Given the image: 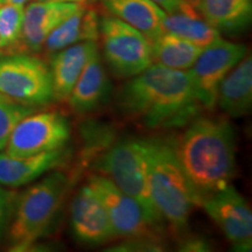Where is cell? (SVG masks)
Returning a JSON list of instances; mask_svg holds the SVG:
<instances>
[{
  "instance_id": "cell-3",
  "label": "cell",
  "mask_w": 252,
  "mask_h": 252,
  "mask_svg": "<svg viewBox=\"0 0 252 252\" xmlns=\"http://www.w3.org/2000/svg\"><path fill=\"white\" fill-rule=\"evenodd\" d=\"M150 190L162 220L175 231L188 225L195 206H200L194 189L175 156L172 145L150 140Z\"/></svg>"
},
{
  "instance_id": "cell-25",
  "label": "cell",
  "mask_w": 252,
  "mask_h": 252,
  "mask_svg": "<svg viewBox=\"0 0 252 252\" xmlns=\"http://www.w3.org/2000/svg\"><path fill=\"white\" fill-rule=\"evenodd\" d=\"M11 194L0 187V236L5 228L11 208Z\"/></svg>"
},
{
  "instance_id": "cell-2",
  "label": "cell",
  "mask_w": 252,
  "mask_h": 252,
  "mask_svg": "<svg viewBox=\"0 0 252 252\" xmlns=\"http://www.w3.org/2000/svg\"><path fill=\"white\" fill-rule=\"evenodd\" d=\"M198 202L230 185L236 169V143L224 119L198 117L172 144Z\"/></svg>"
},
{
  "instance_id": "cell-22",
  "label": "cell",
  "mask_w": 252,
  "mask_h": 252,
  "mask_svg": "<svg viewBox=\"0 0 252 252\" xmlns=\"http://www.w3.org/2000/svg\"><path fill=\"white\" fill-rule=\"evenodd\" d=\"M202 49L180 36L163 33L152 42L153 63L176 70H189Z\"/></svg>"
},
{
  "instance_id": "cell-26",
  "label": "cell",
  "mask_w": 252,
  "mask_h": 252,
  "mask_svg": "<svg viewBox=\"0 0 252 252\" xmlns=\"http://www.w3.org/2000/svg\"><path fill=\"white\" fill-rule=\"evenodd\" d=\"M153 1L159 7H161L166 13H171V12H174L180 6L182 0H153Z\"/></svg>"
},
{
  "instance_id": "cell-7",
  "label": "cell",
  "mask_w": 252,
  "mask_h": 252,
  "mask_svg": "<svg viewBox=\"0 0 252 252\" xmlns=\"http://www.w3.org/2000/svg\"><path fill=\"white\" fill-rule=\"evenodd\" d=\"M87 185L105 208L116 237L160 243L161 225L156 224L143 206L121 190L109 178L94 174Z\"/></svg>"
},
{
  "instance_id": "cell-17",
  "label": "cell",
  "mask_w": 252,
  "mask_h": 252,
  "mask_svg": "<svg viewBox=\"0 0 252 252\" xmlns=\"http://www.w3.org/2000/svg\"><path fill=\"white\" fill-rule=\"evenodd\" d=\"M216 105L232 118L248 115L252 105V59L245 55L220 82Z\"/></svg>"
},
{
  "instance_id": "cell-29",
  "label": "cell",
  "mask_w": 252,
  "mask_h": 252,
  "mask_svg": "<svg viewBox=\"0 0 252 252\" xmlns=\"http://www.w3.org/2000/svg\"><path fill=\"white\" fill-rule=\"evenodd\" d=\"M1 2H2V0H0V4H1Z\"/></svg>"
},
{
  "instance_id": "cell-1",
  "label": "cell",
  "mask_w": 252,
  "mask_h": 252,
  "mask_svg": "<svg viewBox=\"0 0 252 252\" xmlns=\"http://www.w3.org/2000/svg\"><path fill=\"white\" fill-rule=\"evenodd\" d=\"M119 108L151 128L184 126L202 108L188 70L153 63L131 77L119 93Z\"/></svg>"
},
{
  "instance_id": "cell-20",
  "label": "cell",
  "mask_w": 252,
  "mask_h": 252,
  "mask_svg": "<svg viewBox=\"0 0 252 252\" xmlns=\"http://www.w3.org/2000/svg\"><path fill=\"white\" fill-rule=\"evenodd\" d=\"M198 13L220 33L237 34L251 23V0H194Z\"/></svg>"
},
{
  "instance_id": "cell-12",
  "label": "cell",
  "mask_w": 252,
  "mask_h": 252,
  "mask_svg": "<svg viewBox=\"0 0 252 252\" xmlns=\"http://www.w3.org/2000/svg\"><path fill=\"white\" fill-rule=\"evenodd\" d=\"M70 224L72 234L84 244L98 245L116 237L105 208L88 185L72 198Z\"/></svg>"
},
{
  "instance_id": "cell-15",
  "label": "cell",
  "mask_w": 252,
  "mask_h": 252,
  "mask_svg": "<svg viewBox=\"0 0 252 252\" xmlns=\"http://www.w3.org/2000/svg\"><path fill=\"white\" fill-rule=\"evenodd\" d=\"M65 151H48L25 157L0 154V185L20 187L35 181L45 173L58 168L64 161Z\"/></svg>"
},
{
  "instance_id": "cell-14",
  "label": "cell",
  "mask_w": 252,
  "mask_h": 252,
  "mask_svg": "<svg viewBox=\"0 0 252 252\" xmlns=\"http://www.w3.org/2000/svg\"><path fill=\"white\" fill-rule=\"evenodd\" d=\"M110 90L111 84L97 50L88 60L67 100L72 111L82 115L98 109L108 98Z\"/></svg>"
},
{
  "instance_id": "cell-19",
  "label": "cell",
  "mask_w": 252,
  "mask_h": 252,
  "mask_svg": "<svg viewBox=\"0 0 252 252\" xmlns=\"http://www.w3.org/2000/svg\"><path fill=\"white\" fill-rule=\"evenodd\" d=\"M99 37V17L89 5H81L76 12L63 20L47 37L43 47L48 53L59 52L65 47Z\"/></svg>"
},
{
  "instance_id": "cell-18",
  "label": "cell",
  "mask_w": 252,
  "mask_h": 252,
  "mask_svg": "<svg viewBox=\"0 0 252 252\" xmlns=\"http://www.w3.org/2000/svg\"><path fill=\"white\" fill-rule=\"evenodd\" d=\"M100 2L110 15L140 31L151 42L165 33L166 12L153 0H100Z\"/></svg>"
},
{
  "instance_id": "cell-24",
  "label": "cell",
  "mask_w": 252,
  "mask_h": 252,
  "mask_svg": "<svg viewBox=\"0 0 252 252\" xmlns=\"http://www.w3.org/2000/svg\"><path fill=\"white\" fill-rule=\"evenodd\" d=\"M35 111V108L24 105L0 94V151H4L12 131L21 119Z\"/></svg>"
},
{
  "instance_id": "cell-27",
  "label": "cell",
  "mask_w": 252,
  "mask_h": 252,
  "mask_svg": "<svg viewBox=\"0 0 252 252\" xmlns=\"http://www.w3.org/2000/svg\"><path fill=\"white\" fill-rule=\"evenodd\" d=\"M55 1H64V2H74V4H81V5H89L93 4L96 0H55Z\"/></svg>"
},
{
  "instance_id": "cell-11",
  "label": "cell",
  "mask_w": 252,
  "mask_h": 252,
  "mask_svg": "<svg viewBox=\"0 0 252 252\" xmlns=\"http://www.w3.org/2000/svg\"><path fill=\"white\" fill-rule=\"evenodd\" d=\"M200 206L222 230L236 251L252 248V213L245 198L231 185L208 195Z\"/></svg>"
},
{
  "instance_id": "cell-30",
  "label": "cell",
  "mask_w": 252,
  "mask_h": 252,
  "mask_svg": "<svg viewBox=\"0 0 252 252\" xmlns=\"http://www.w3.org/2000/svg\"><path fill=\"white\" fill-rule=\"evenodd\" d=\"M191 1H194V0H191Z\"/></svg>"
},
{
  "instance_id": "cell-8",
  "label": "cell",
  "mask_w": 252,
  "mask_h": 252,
  "mask_svg": "<svg viewBox=\"0 0 252 252\" xmlns=\"http://www.w3.org/2000/svg\"><path fill=\"white\" fill-rule=\"evenodd\" d=\"M0 94L27 106L54 99L50 69L31 55H12L0 60Z\"/></svg>"
},
{
  "instance_id": "cell-5",
  "label": "cell",
  "mask_w": 252,
  "mask_h": 252,
  "mask_svg": "<svg viewBox=\"0 0 252 252\" xmlns=\"http://www.w3.org/2000/svg\"><path fill=\"white\" fill-rule=\"evenodd\" d=\"M98 168L121 190L139 202L156 224H162L150 190V140L119 141L100 158Z\"/></svg>"
},
{
  "instance_id": "cell-28",
  "label": "cell",
  "mask_w": 252,
  "mask_h": 252,
  "mask_svg": "<svg viewBox=\"0 0 252 252\" xmlns=\"http://www.w3.org/2000/svg\"><path fill=\"white\" fill-rule=\"evenodd\" d=\"M28 1H31V0H2V2H8V4H14V5H20V6H25Z\"/></svg>"
},
{
  "instance_id": "cell-16",
  "label": "cell",
  "mask_w": 252,
  "mask_h": 252,
  "mask_svg": "<svg viewBox=\"0 0 252 252\" xmlns=\"http://www.w3.org/2000/svg\"><path fill=\"white\" fill-rule=\"evenodd\" d=\"M97 50V42L88 41L65 47L54 53L49 68L52 74L54 99H68L88 60Z\"/></svg>"
},
{
  "instance_id": "cell-9",
  "label": "cell",
  "mask_w": 252,
  "mask_h": 252,
  "mask_svg": "<svg viewBox=\"0 0 252 252\" xmlns=\"http://www.w3.org/2000/svg\"><path fill=\"white\" fill-rule=\"evenodd\" d=\"M70 138V125L61 113L34 111L21 119L9 135L5 153L25 157L59 150Z\"/></svg>"
},
{
  "instance_id": "cell-23",
  "label": "cell",
  "mask_w": 252,
  "mask_h": 252,
  "mask_svg": "<svg viewBox=\"0 0 252 252\" xmlns=\"http://www.w3.org/2000/svg\"><path fill=\"white\" fill-rule=\"evenodd\" d=\"M25 6L0 4V49L17 48L21 37Z\"/></svg>"
},
{
  "instance_id": "cell-4",
  "label": "cell",
  "mask_w": 252,
  "mask_h": 252,
  "mask_svg": "<svg viewBox=\"0 0 252 252\" xmlns=\"http://www.w3.org/2000/svg\"><path fill=\"white\" fill-rule=\"evenodd\" d=\"M68 187V176L54 172L25 191L8 232L13 250H27L47 234L61 209Z\"/></svg>"
},
{
  "instance_id": "cell-6",
  "label": "cell",
  "mask_w": 252,
  "mask_h": 252,
  "mask_svg": "<svg viewBox=\"0 0 252 252\" xmlns=\"http://www.w3.org/2000/svg\"><path fill=\"white\" fill-rule=\"evenodd\" d=\"M103 55L116 76L131 78L153 64L152 42L140 31L112 15L99 18Z\"/></svg>"
},
{
  "instance_id": "cell-13",
  "label": "cell",
  "mask_w": 252,
  "mask_h": 252,
  "mask_svg": "<svg viewBox=\"0 0 252 252\" xmlns=\"http://www.w3.org/2000/svg\"><path fill=\"white\" fill-rule=\"evenodd\" d=\"M81 4L37 0L25 7L21 37L17 49L35 52L42 48L50 33L68 17L76 12Z\"/></svg>"
},
{
  "instance_id": "cell-10",
  "label": "cell",
  "mask_w": 252,
  "mask_h": 252,
  "mask_svg": "<svg viewBox=\"0 0 252 252\" xmlns=\"http://www.w3.org/2000/svg\"><path fill=\"white\" fill-rule=\"evenodd\" d=\"M247 54L248 48L244 45L230 42L220 36L204 47L188 70L195 94L203 108H215L220 82Z\"/></svg>"
},
{
  "instance_id": "cell-21",
  "label": "cell",
  "mask_w": 252,
  "mask_h": 252,
  "mask_svg": "<svg viewBox=\"0 0 252 252\" xmlns=\"http://www.w3.org/2000/svg\"><path fill=\"white\" fill-rule=\"evenodd\" d=\"M163 31L190 41L202 48L212 45L220 36V32L210 26L198 13L191 0H182L174 12L165 14Z\"/></svg>"
}]
</instances>
